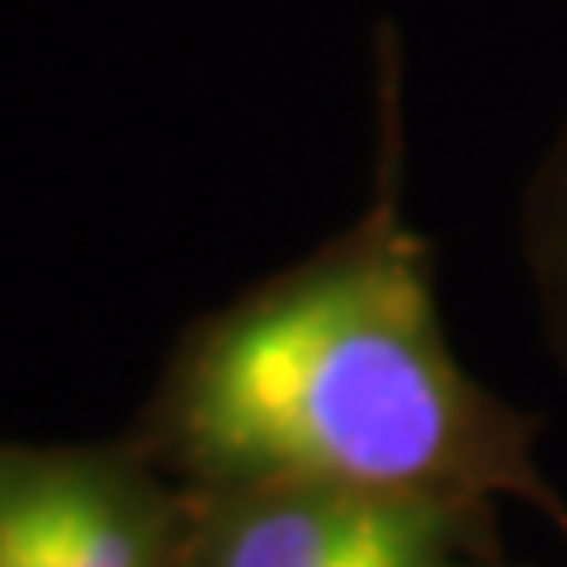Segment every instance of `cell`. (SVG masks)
Listing matches in <instances>:
<instances>
[{
	"mask_svg": "<svg viewBox=\"0 0 567 567\" xmlns=\"http://www.w3.org/2000/svg\"><path fill=\"white\" fill-rule=\"evenodd\" d=\"M137 445L189 492L516 502L567 535L539 421L450 341L431 246L402 204L393 91L369 208L185 336Z\"/></svg>",
	"mask_w": 567,
	"mask_h": 567,
	"instance_id": "6da1fadb",
	"label": "cell"
},
{
	"mask_svg": "<svg viewBox=\"0 0 567 567\" xmlns=\"http://www.w3.org/2000/svg\"><path fill=\"white\" fill-rule=\"evenodd\" d=\"M185 567H535V563H525L506 548L502 506L492 502L246 487V492H189Z\"/></svg>",
	"mask_w": 567,
	"mask_h": 567,
	"instance_id": "7a4b0ae2",
	"label": "cell"
},
{
	"mask_svg": "<svg viewBox=\"0 0 567 567\" xmlns=\"http://www.w3.org/2000/svg\"><path fill=\"white\" fill-rule=\"evenodd\" d=\"M189 492L133 445L0 440V567H185Z\"/></svg>",
	"mask_w": 567,
	"mask_h": 567,
	"instance_id": "3957f363",
	"label": "cell"
},
{
	"mask_svg": "<svg viewBox=\"0 0 567 567\" xmlns=\"http://www.w3.org/2000/svg\"><path fill=\"white\" fill-rule=\"evenodd\" d=\"M520 256L539 303L544 341L567 374V114L529 175L520 204Z\"/></svg>",
	"mask_w": 567,
	"mask_h": 567,
	"instance_id": "277c9868",
	"label": "cell"
}]
</instances>
